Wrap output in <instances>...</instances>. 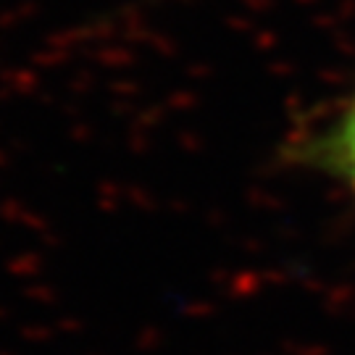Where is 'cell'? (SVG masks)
Instances as JSON below:
<instances>
[{"mask_svg":"<svg viewBox=\"0 0 355 355\" xmlns=\"http://www.w3.org/2000/svg\"><path fill=\"white\" fill-rule=\"evenodd\" d=\"M297 155L305 164L340 177L355 192V98L329 127L300 142Z\"/></svg>","mask_w":355,"mask_h":355,"instance_id":"1","label":"cell"}]
</instances>
